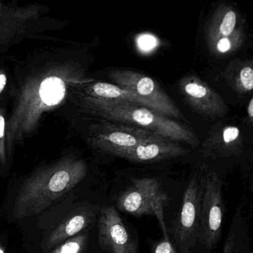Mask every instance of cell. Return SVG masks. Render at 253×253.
Listing matches in <instances>:
<instances>
[{"mask_svg": "<svg viewBox=\"0 0 253 253\" xmlns=\"http://www.w3.org/2000/svg\"><path fill=\"white\" fill-rule=\"evenodd\" d=\"M86 162L65 158L36 172L21 185L15 197L13 216L37 215L72 190L87 175Z\"/></svg>", "mask_w": 253, "mask_h": 253, "instance_id": "cell-1", "label": "cell"}, {"mask_svg": "<svg viewBox=\"0 0 253 253\" xmlns=\"http://www.w3.org/2000/svg\"><path fill=\"white\" fill-rule=\"evenodd\" d=\"M81 108L85 112L105 121L142 128L168 139L199 146L196 134L184 125L147 107L129 102L107 101L83 95Z\"/></svg>", "mask_w": 253, "mask_h": 253, "instance_id": "cell-2", "label": "cell"}, {"mask_svg": "<svg viewBox=\"0 0 253 253\" xmlns=\"http://www.w3.org/2000/svg\"><path fill=\"white\" fill-rule=\"evenodd\" d=\"M207 172V166L203 164L184 192L181 212L169 233L176 253H193L199 244L202 196Z\"/></svg>", "mask_w": 253, "mask_h": 253, "instance_id": "cell-3", "label": "cell"}, {"mask_svg": "<svg viewBox=\"0 0 253 253\" xmlns=\"http://www.w3.org/2000/svg\"><path fill=\"white\" fill-rule=\"evenodd\" d=\"M132 185L119 196L117 208L134 216L154 215L157 217L164 238L169 239L163 216V205L167 199L160 180L138 178L131 180Z\"/></svg>", "mask_w": 253, "mask_h": 253, "instance_id": "cell-4", "label": "cell"}, {"mask_svg": "<svg viewBox=\"0 0 253 253\" xmlns=\"http://www.w3.org/2000/svg\"><path fill=\"white\" fill-rule=\"evenodd\" d=\"M108 75L114 84L132 92L145 102L150 109L169 118H184L179 108L154 79L125 70H114Z\"/></svg>", "mask_w": 253, "mask_h": 253, "instance_id": "cell-5", "label": "cell"}, {"mask_svg": "<svg viewBox=\"0 0 253 253\" xmlns=\"http://www.w3.org/2000/svg\"><path fill=\"white\" fill-rule=\"evenodd\" d=\"M224 214L222 183L215 171H208L201 209L199 244L212 251L221 239Z\"/></svg>", "mask_w": 253, "mask_h": 253, "instance_id": "cell-6", "label": "cell"}, {"mask_svg": "<svg viewBox=\"0 0 253 253\" xmlns=\"http://www.w3.org/2000/svg\"><path fill=\"white\" fill-rule=\"evenodd\" d=\"M162 138L164 137L142 128L107 121L94 126L89 140L94 147L110 154L118 149Z\"/></svg>", "mask_w": 253, "mask_h": 253, "instance_id": "cell-7", "label": "cell"}, {"mask_svg": "<svg viewBox=\"0 0 253 253\" xmlns=\"http://www.w3.org/2000/svg\"><path fill=\"white\" fill-rule=\"evenodd\" d=\"M179 90L190 108L200 115L218 119L228 114V106L219 93L198 76L190 74L181 78Z\"/></svg>", "mask_w": 253, "mask_h": 253, "instance_id": "cell-8", "label": "cell"}, {"mask_svg": "<svg viewBox=\"0 0 253 253\" xmlns=\"http://www.w3.org/2000/svg\"><path fill=\"white\" fill-rule=\"evenodd\" d=\"M98 236L100 245L107 253H138L136 242L112 205L100 211Z\"/></svg>", "mask_w": 253, "mask_h": 253, "instance_id": "cell-9", "label": "cell"}, {"mask_svg": "<svg viewBox=\"0 0 253 253\" xmlns=\"http://www.w3.org/2000/svg\"><path fill=\"white\" fill-rule=\"evenodd\" d=\"M110 154L137 163H153L185 156L189 151L176 141L162 138L140 143L128 148L118 149Z\"/></svg>", "mask_w": 253, "mask_h": 253, "instance_id": "cell-10", "label": "cell"}, {"mask_svg": "<svg viewBox=\"0 0 253 253\" xmlns=\"http://www.w3.org/2000/svg\"><path fill=\"white\" fill-rule=\"evenodd\" d=\"M245 138L238 126L219 123L211 128L202 144L203 157L210 159L239 156L243 152Z\"/></svg>", "mask_w": 253, "mask_h": 253, "instance_id": "cell-11", "label": "cell"}, {"mask_svg": "<svg viewBox=\"0 0 253 253\" xmlns=\"http://www.w3.org/2000/svg\"><path fill=\"white\" fill-rule=\"evenodd\" d=\"M98 212V210L95 207L87 206L72 212L49 233L45 241L44 248L51 251L67 239L86 230L93 224Z\"/></svg>", "mask_w": 253, "mask_h": 253, "instance_id": "cell-12", "label": "cell"}, {"mask_svg": "<svg viewBox=\"0 0 253 253\" xmlns=\"http://www.w3.org/2000/svg\"><path fill=\"white\" fill-rule=\"evenodd\" d=\"M84 96L107 101L129 102L147 107L145 102L129 90L121 88L114 84L107 83H97L86 84L84 87Z\"/></svg>", "mask_w": 253, "mask_h": 253, "instance_id": "cell-13", "label": "cell"}, {"mask_svg": "<svg viewBox=\"0 0 253 253\" xmlns=\"http://www.w3.org/2000/svg\"><path fill=\"white\" fill-rule=\"evenodd\" d=\"M223 78L236 93L247 95L253 88V68L251 63L233 64L224 71Z\"/></svg>", "mask_w": 253, "mask_h": 253, "instance_id": "cell-14", "label": "cell"}, {"mask_svg": "<svg viewBox=\"0 0 253 253\" xmlns=\"http://www.w3.org/2000/svg\"><path fill=\"white\" fill-rule=\"evenodd\" d=\"M222 253H251L248 231L242 219H233Z\"/></svg>", "mask_w": 253, "mask_h": 253, "instance_id": "cell-15", "label": "cell"}, {"mask_svg": "<svg viewBox=\"0 0 253 253\" xmlns=\"http://www.w3.org/2000/svg\"><path fill=\"white\" fill-rule=\"evenodd\" d=\"M88 243V233H79L55 247L51 253H84Z\"/></svg>", "mask_w": 253, "mask_h": 253, "instance_id": "cell-16", "label": "cell"}, {"mask_svg": "<svg viewBox=\"0 0 253 253\" xmlns=\"http://www.w3.org/2000/svg\"><path fill=\"white\" fill-rule=\"evenodd\" d=\"M6 121L4 112L0 110V162L4 165L6 163Z\"/></svg>", "mask_w": 253, "mask_h": 253, "instance_id": "cell-17", "label": "cell"}, {"mask_svg": "<svg viewBox=\"0 0 253 253\" xmlns=\"http://www.w3.org/2000/svg\"><path fill=\"white\" fill-rule=\"evenodd\" d=\"M236 23V15L234 11L226 13L220 26V33L224 37H228L233 33Z\"/></svg>", "mask_w": 253, "mask_h": 253, "instance_id": "cell-18", "label": "cell"}, {"mask_svg": "<svg viewBox=\"0 0 253 253\" xmlns=\"http://www.w3.org/2000/svg\"><path fill=\"white\" fill-rule=\"evenodd\" d=\"M151 253H176L170 239H163L157 242L152 249Z\"/></svg>", "mask_w": 253, "mask_h": 253, "instance_id": "cell-19", "label": "cell"}, {"mask_svg": "<svg viewBox=\"0 0 253 253\" xmlns=\"http://www.w3.org/2000/svg\"><path fill=\"white\" fill-rule=\"evenodd\" d=\"M140 48L144 51H149L157 45V40L153 36L142 35L138 39Z\"/></svg>", "mask_w": 253, "mask_h": 253, "instance_id": "cell-20", "label": "cell"}, {"mask_svg": "<svg viewBox=\"0 0 253 253\" xmlns=\"http://www.w3.org/2000/svg\"><path fill=\"white\" fill-rule=\"evenodd\" d=\"M231 47V42L227 38L221 39L216 44V50L218 53H227L230 50Z\"/></svg>", "mask_w": 253, "mask_h": 253, "instance_id": "cell-21", "label": "cell"}, {"mask_svg": "<svg viewBox=\"0 0 253 253\" xmlns=\"http://www.w3.org/2000/svg\"><path fill=\"white\" fill-rule=\"evenodd\" d=\"M247 112H248V117H249L251 123L253 122V99H251L250 100L249 104L248 105V108H247Z\"/></svg>", "mask_w": 253, "mask_h": 253, "instance_id": "cell-22", "label": "cell"}, {"mask_svg": "<svg viewBox=\"0 0 253 253\" xmlns=\"http://www.w3.org/2000/svg\"><path fill=\"white\" fill-rule=\"evenodd\" d=\"M7 83V77L4 74H0V93L3 91Z\"/></svg>", "mask_w": 253, "mask_h": 253, "instance_id": "cell-23", "label": "cell"}, {"mask_svg": "<svg viewBox=\"0 0 253 253\" xmlns=\"http://www.w3.org/2000/svg\"><path fill=\"white\" fill-rule=\"evenodd\" d=\"M0 253H5V251H4V248H3L1 245H0Z\"/></svg>", "mask_w": 253, "mask_h": 253, "instance_id": "cell-24", "label": "cell"}]
</instances>
